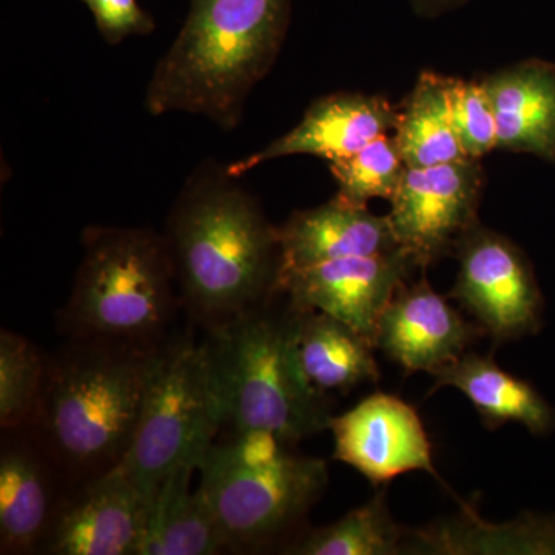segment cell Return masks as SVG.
<instances>
[{
  "label": "cell",
  "mask_w": 555,
  "mask_h": 555,
  "mask_svg": "<svg viewBox=\"0 0 555 555\" xmlns=\"http://www.w3.org/2000/svg\"><path fill=\"white\" fill-rule=\"evenodd\" d=\"M228 166H206L182 189L164 241L182 308L207 328L275 295L276 228Z\"/></svg>",
  "instance_id": "obj_1"
},
{
  "label": "cell",
  "mask_w": 555,
  "mask_h": 555,
  "mask_svg": "<svg viewBox=\"0 0 555 555\" xmlns=\"http://www.w3.org/2000/svg\"><path fill=\"white\" fill-rule=\"evenodd\" d=\"M160 345L68 339L47 357L38 409L25 429L69 488L126 459Z\"/></svg>",
  "instance_id": "obj_2"
},
{
  "label": "cell",
  "mask_w": 555,
  "mask_h": 555,
  "mask_svg": "<svg viewBox=\"0 0 555 555\" xmlns=\"http://www.w3.org/2000/svg\"><path fill=\"white\" fill-rule=\"evenodd\" d=\"M291 14L292 0H190L150 80V115L190 113L236 129L248 94L275 64Z\"/></svg>",
  "instance_id": "obj_3"
},
{
  "label": "cell",
  "mask_w": 555,
  "mask_h": 555,
  "mask_svg": "<svg viewBox=\"0 0 555 555\" xmlns=\"http://www.w3.org/2000/svg\"><path fill=\"white\" fill-rule=\"evenodd\" d=\"M276 295L207 328L222 427L268 433L288 447L328 429L323 393L302 374L295 341V310H278Z\"/></svg>",
  "instance_id": "obj_4"
},
{
  "label": "cell",
  "mask_w": 555,
  "mask_h": 555,
  "mask_svg": "<svg viewBox=\"0 0 555 555\" xmlns=\"http://www.w3.org/2000/svg\"><path fill=\"white\" fill-rule=\"evenodd\" d=\"M72 295L57 313L68 339L156 346L182 308L166 241L150 229L90 225Z\"/></svg>",
  "instance_id": "obj_5"
},
{
  "label": "cell",
  "mask_w": 555,
  "mask_h": 555,
  "mask_svg": "<svg viewBox=\"0 0 555 555\" xmlns=\"http://www.w3.org/2000/svg\"><path fill=\"white\" fill-rule=\"evenodd\" d=\"M268 433L215 441L201 459L198 489L217 521L225 551L254 553L286 534L328 485V466L297 455Z\"/></svg>",
  "instance_id": "obj_6"
},
{
  "label": "cell",
  "mask_w": 555,
  "mask_h": 555,
  "mask_svg": "<svg viewBox=\"0 0 555 555\" xmlns=\"http://www.w3.org/2000/svg\"><path fill=\"white\" fill-rule=\"evenodd\" d=\"M222 427L206 343L175 335L159 346L133 441L120 469L145 502L181 467H198Z\"/></svg>",
  "instance_id": "obj_7"
},
{
  "label": "cell",
  "mask_w": 555,
  "mask_h": 555,
  "mask_svg": "<svg viewBox=\"0 0 555 555\" xmlns=\"http://www.w3.org/2000/svg\"><path fill=\"white\" fill-rule=\"evenodd\" d=\"M459 275L449 297L494 341L535 334L543 298L531 264L506 236L476 225L455 246Z\"/></svg>",
  "instance_id": "obj_8"
},
{
  "label": "cell",
  "mask_w": 555,
  "mask_h": 555,
  "mask_svg": "<svg viewBox=\"0 0 555 555\" xmlns=\"http://www.w3.org/2000/svg\"><path fill=\"white\" fill-rule=\"evenodd\" d=\"M481 190L477 159L408 167L387 219L416 268H429L478 225Z\"/></svg>",
  "instance_id": "obj_9"
},
{
  "label": "cell",
  "mask_w": 555,
  "mask_h": 555,
  "mask_svg": "<svg viewBox=\"0 0 555 555\" xmlns=\"http://www.w3.org/2000/svg\"><path fill=\"white\" fill-rule=\"evenodd\" d=\"M414 268V258L403 247L335 259L278 273L275 295L286 297L294 309L338 318L374 343L379 317Z\"/></svg>",
  "instance_id": "obj_10"
},
{
  "label": "cell",
  "mask_w": 555,
  "mask_h": 555,
  "mask_svg": "<svg viewBox=\"0 0 555 555\" xmlns=\"http://www.w3.org/2000/svg\"><path fill=\"white\" fill-rule=\"evenodd\" d=\"M328 429L334 436V460L353 467L375 488L414 470L441 481L422 418L401 398L372 393L346 414L331 415Z\"/></svg>",
  "instance_id": "obj_11"
},
{
  "label": "cell",
  "mask_w": 555,
  "mask_h": 555,
  "mask_svg": "<svg viewBox=\"0 0 555 555\" xmlns=\"http://www.w3.org/2000/svg\"><path fill=\"white\" fill-rule=\"evenodd\" d=\"M147 502L120 466L65 491L40 555H137Z\"/></svg>",
  "instance_id": "obj_12"
},
{
  "label": "cell",
  "mask_w": 555,
  "mask_h": 555,
  "mask_svg": "<svg viewBox=\"0 0 555 555\" xmlns=\"http://www.w3.org/2000/svg\"><path fill=\"white\" fill-rule=\"evenodd\" d=\"M478 335H483L480 327L467 323L422 278L416 283H404L390 299L379 317L374 346L408 375H434L465 356Z\"/></svg>",
  "instance_id": "obj_13"
},
{
  "label": "cell",
  "mask_w": 555,
  "mask_h": 555,
  "mask_svg": "<svg viewBox=\"0 0 555 555\" xmlns=\"http://www.w3.org/2000/svg\"><path fill=\"white\" fill-rule=\"evenodd\" d=\"M398 109L386 98L363 93H335L313 102L295 129L268 147L228 166L241 178L269 160L312 155L328 164L346 159L375 139L396 130Z\"/></svg>",
  "instance_id": "obj_14"
},
{
  "label": "cell",
  "mask_w": 555,
  "mask_h": 555,
  "mask_svg": "<svg viewBox=\"0 0 555 555\" xmlns=\"http://www.w3.org/2000/svg\"><path fill=\"white\" fill-rule=\"evenodd\" d=\"M69 486L28 429L3 430L0 452V554H38Z\"/></svg>",
  "instance_id": "obj_15"
},
{
  "label": "cell",
  "mask_w": 555,
  "mask_h": 555,
  "mask_svg": "<svg viewBox=\"0 0 555 555\" xmlns=\"http://www.w3.org/2000/svg\"><path fill=\"white\" fill-rule=\"evenodd\" d=\"M280 273L350 257L401 248L387 217L335 196L323 206L295 211L276 228Z\"/></svg>",
  "instance_id": "obj_16"
},
{
  "label": "cell",
  "mask_w": 555,
  "mask_h": 555,
  "mask_svg": "<svg viewBox=\"0 0 555 555\" xmlns=\"http://www.w3.org/2000/svg\"><path fill=\"white\" fill-rule=\"evenodd\" d=\"M496 124V149L555 164V64L528 60L481 80Z\"/></svg>",
  "instance_id": "obj_17"
},
{
  "label": "cell",
  "mask_w": 555,
  "mask_h": 555,
  "mask_svg": "<svg viewBox=\"0 0 555 555\" xmlns=\"http://www.w3.org/2000/svg\"><path fill=\"white\" fill-rule=\"evenodd\" d=\"M434 389L454 387L476 408L489 429L518 423L540 436L554 426V411L525 379L507 374L491 356L466 352L433 375Z\"/></svg>",
  "instance_id": "obj_18"
},
{
  "label": "cell",
  "mask_w": 555,
  "mask_h": 555,
  "mask_svg": "<svg viewBox=\"0 0 555 555\" xmlns=\"http://www.w3.org/2000/svg\"><path fill=\"white\" fill-rule=\"evenodd\" d=\"M294 310L299 366L313 389L324 396L378 382L371 339L327 313Z\"/></svg>",
  "instance_id": "obj_19"
},
{
  "label": "cell",
  "mask_w": 555,
  "mask_h": 555,
  "mask_svg": "<svg viewBox=\"0 0 555 555\" xmlns=\"http://www.w3.org/2000/svg\"><path fill=\"white\" fill-rule=\"evenodd\" d=\"M198 467L189 465L159 486L147 506L137 555H214L225 551L217 521L203 492L190 481Z\"/></svg>",
  "instance_id": "obj_20"
},
{
  "label": "cell",
  "mask_w": 555,
  "mask_h": 555,
  "mask_svg": "<svg viewBox=\"0 0 555 555\" xmlns=\"http://www.w3.org/2000/svg\"><path fill=\"white\" fill-rule=\"evenodd\" d=\"M406 167H433L469 159L463 153L449 107L448 78L425 72L398 112L396 137Z\"/></svg>",
  "instance_id": "obj_21"
},
{
  "label": "cell",
  "mask_w": 555,
  "mask_h": 555,
  "mask_svg": "<svg viewBox=\"0 0 555 555\" xmlns=\"http://www.w3.org/2000/svg\"><path fill=\"white\" fill-rule=\"evenodd\" d=\"M535 521L514 524H486L473 507L463 503V514L448 524L430 526L411 532L408 546L425 550L429 554H537L553 553L550 543L553 532H540Z\"/></svg>",
  "instance_id": "obj_22"
},
{
  "label": "cell",
  "mask_w": 555,
  "mask_h": 555,
  "mask_svg": "<svg viewBox=\"0 0 555 555\" xmlns=\"http://www.w3.org/2000/svg\"><path fill=\"white\" fill-rule=\"evenodd\" d=\"M386 488V486H385ZM335 524L313 529L288 546L297 555H396L403 553L411 532L390 516L386 489Z\"/></svg>",
  "instance_id": "obj_23"
},
{
  "label": "cell",
  "mask_w": 555,
  "mask_h": 555,
  "mask_svg": "<svg viewBox=\"0 0 555 555\" xmlns=\"http://www.w3.org/2000/svg\"><path fill=\"white\" fill-rule=\"evenodd\" d=\"M47 357L30 339L0 331V426L2 430L30 426L38 409Z\"/></svg>",
  "instance_id": "obj_24"
},
{
  "label": "cell",
  "mask_w": 555,
  "mask_h": 555,
  "mask_svg": "<svg viewBox=\"0 0 555 555\" xmlns=\"http://www.w3.org/2000/svg\"><path fill=\"white\" fill-rule=\"evenodd\" d=\"M408 167L396 141L383 134L346 159L328 164L338 198L367 206L374 198L392 199Z\"/></svg>",
  "instance_id": "obj_25"
},
{
  "label": "cell",
  "mask_w": 555,
  "mask_h": 555,
  "mask_svg": "<svg viewBox=\"0 0 555 555\" xmlns=\"http://www.w3.org/2000/svg\"><path fill=\"white\" fill-rule=\"evenodd\" d=\"M449 107L466 158L480 159L496 149L494 108L483 83L448 78Z\"/></svg>",
  "instance_id": "obj_26"
},
{
  "label": "cell",
  "mask_w": 555,
  "mask_h": 555,
  "mask_svg": "<svg viewBox=\"0 0 555 555\" xmlns=\"http://www.w3.org/2000/svg\"><path fill=\"white\" fill-rule=\"evenodd\" d=\"M93 14L105 42L118 46L130 36H145L156 30V22L138 0H82Z\"/></svg>",
  "instance_id": "obj_27"
},
{
  "label": "cell",
  "mask_w": 555,
  "mask_h": 555,
  "mask_svg": "<svg viewBox=\"0 0 555 555\" xmlns=\"http://www.w3.org/2000/svg\"><path fill=\"white\" fill-rule=\"evenodd\" d=\"M467 2L469 0H411L416 13L423 14V16H437V14L459 9Z\"/></svg>",
  "instance_id": "obj_28"
}]
</instances>
